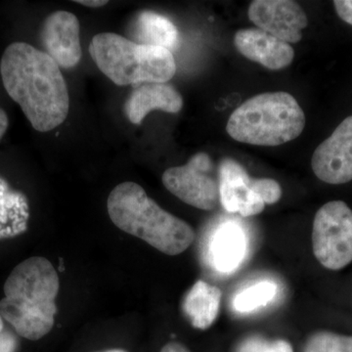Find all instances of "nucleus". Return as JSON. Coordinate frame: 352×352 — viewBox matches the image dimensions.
I'll return each mask as SVG.
<instances>
[{"label": "nucleus", "instance_id": "nucleus-1", "mask_svg": "<svg viewBox=\"0 0 352 352\" xmlns=\"http://www.w3.org/2000/svg\"><path fill=\"white\" fill-rule=\"evenodd\" d=\"M0 74L7 94L36 131L47 132L63 124L69 110V90L50 55L31 44L14 43L2 55Z\"/></svg>", "mask_w": 352, "mask_h": 352}, {"label": "nucleus", "instance_id": "nucleus-2", "mask_svg": "<svg viewBox=\"0 0 352 352\" xmlns=\"http://www.w3.org/2000/svg\"><path fill=\"white\" fill-rule=\"evenodd\" d=\"M59 289V276L48 259H25L7 278L4 298L0 300V316L21 337L43 339L54 326Z\"/></svg>", "mask_w": 352, "mask_h": 352}, {"label": "nucleus", "instance_id": "nucleus-3", "mask_svg": "<svg viewBox=\"0 0 352 352\" xmlns=\"http://www.w3.org/2000/svg\"><path fill=\"white\" fill-rule=\"evenodd\" d=\"M108 214L118 228L168 256L186 251L195 240V231L148 197L135 182H124L111 192Z\"/></svg>", "mask_w": 352, "mask_h": 352}, {"label": "nucleus", "instance_id": "nucleus-4", "mask_svg": "<svg viewBox=\"0 0 352 352\" xmlns=\"http://www.w3.org/2000/svg\"><path fill=\"white\" fill-rule=\"evenodd\" d=\"M305 115L293 95L265 92L248 99L236 109L227 133L238 142L256 146H279L302 133Z\"/></svg>", "mask_w": 352, "mask_h": 352}, {"label": "nucleus", "instance_id": "nucleus-5", "mask_svg": "<svg viewBox=\"0 0 352 352\" xmlns=\"http://www.w3.org/2000/svg\"><path fill=\"white\" fill-rule=\"evenodd\" d=\"M89 53L102 73L120 87L166 83L176 73L170 50L138 44L113 32L96 34Z\"/></svg>", "mask_w": 352, "mask_h": 352}, {"label": "nucleus", "instance_id": "nucleus-6", "mask_svg": "<svg viewBox=\"0 0 352 352\" xmlns=\"http://www.w3.org/2000/svg\"><path fill=\"white\" fill-rule=\"evenodd\" d=\"M312 250L324 267L340 270L352 261V210L342 201L319 208L312 227Z\"/></svg>", "mask_w": 352, "mask_h": 352}, {"label": "nucleus", "instance_id": "nucleus-7", "mask_svg": "<svg viewBox=\"0 0 352 352\" xmlns=\"http://www.w3.org/2000/svg\"><path fill=\"white\" fill-rule=\"evenodd\" d=\"M162 180L173 195L191 207L212 210L220 203L219 176L206 153L194 155L184 166L168 168Z\"/></svg>", "mask_w": 352, "mask_h": 352}, {"label": "nucleus", "instance_id": "nucleus-8", "mask_svg": "<svg viewBox=\"0 0 352 352\" xmlns=\"http://www.w3.org/2000/svg\"><path fill=\"white\" fill-rule=\"evenodd\" d=\"M312 170L323 182L344 184L352 180V116L340 122L332 135L316 148Z\"/></svg>", "mask_w": 352, "mask_h": 352}, {"label": "nucleus", "instance_id": "nucleus-9", "mask_svg": "<svg viewBox=\"0 0 352 352\" xmlns=\"http://www.w3.org/2000/svg\"><path fill=\"white\" fill-rule=\"evenodd\" d=\"M248 15L258 29L289 44L302 41L308 24L302 6L292 0H254Z\"/></svg>", "mask_w": 352, "mask_h": 352}, {"label": "nucleus", "instance_id": "nucleus-10", "mask_svg": "<svg viewBox=\"0 0 352 352\" xmlns=\"http://www.w3.org/2000/svg\"><path fill=\"white\" fill-rule=\"evenodd\" d=\"M46 54L64 69L80 63L82 51L80 41V22L73 13L56 11L46 18L41 34Z\"/></svg>", "mask_w": 352, "mask_h": 352}, {"label": "nucleus", "instance_id": "nucleus-11", "mask_svg": "<svg viewBox=\"0 0 352 352\" xmlns=\"http://www.w3.org/2000/svg\"><path fill=\"white\" fill-rule=\"evenodd\" d=\"M252 177L238 162L223 159L219 164V182L220 204L231 214L254 217L263 212L265 204L254 191Z\"/></svg>", "mask_w": 352, "mask_h": 352}, {"label": "nucleus", "instance_id": "nucleus-12", "mask_svg": "<svg viewBox=\"0 0 352 352\" xmlns=\"http://www.w3.org/2000/svg\"><path fill=\"white\" fill-rule=\"evenodd\" d=\"M234 45L247 59L272 71L287 68L295 58V50L289 43L258 28L239 30L234 36Z\"/></svg>", "mask_w": 352, "mask_h": 352}, {"label": "nucleus", "instance_id": "nucleus-13", "mask_svg": "<svg viewBox=\"0 0 352 352\" xmlns=\"http://www.w3.org/2000/svg\"><path fill=\"white\" fill-rule=\"evenodd\" d=\"M183 107L182 94L168 83H144L129 95L124 111L133 124H140L153 110L176 113Z\"/></svg>", "mask_w": 352, "mask_h": 352}, {"label": "nucleus", "instance_id": "nucleus-14", "mask_svg": "<svg viewBox=\"0 0 352 352\" xmlns=\"http://www.w3.org/2000/svg\"><path fill=\"white\" fill-rule=\"evenodd\" d=\"M221 296L217 287L199 280L183 298V314L194 328L207 330L219 316Z\"/></svg>", "mask_w": 352, "mask_h": 352}, {"label": "nucleus", "instance_id": "nucleus-15", "mask_svg": "<svg viewBox=\"0 0 352 352\" xmlns=\"http://www.w3.org/2000/svg\"><path fill=\"white\" fill-rule=\"evenodd\" d=\"M131 36L136 43L171 50L179 41V34L168 18L153 11H142L132 21Z\"/></svg>", "mask_w": 352, "mask_h": 352}, {"label": "nucleus", "instance_id": "nucleus-16", "mask_svg": "<svg viewBox=\"0 0 352 352\" xmlns=\"http://www.w3.org/2000/svg\"><path fill=\"white\" fill-rule=\"evenodd\" d=\"M30 219L27 198L11 189L0 176V240L10 239L25 233Z\"/></svg>", "mask_w": 352, "mask_h": 352}, {"label": "nucleus", "instance_id": "nucleus-17", "mask_svg": "<svg viewBox=\"0 0 352 352\" xmlns=\"http://www.w3.org/2000/svg\"><path fill=\"white\" fill-rule=\"evenodd\" d=\"M244 233L233 223L226 224L217 231L210 244V254L215 267L221 271L236 268L245 252Z\"/></svg>", "mask_w": 352, "mask_h": 352}, {"label": "nucleus", "instance_id": "nucleus-18", "mask_svg": "<svg viewBox=\"0 0 352 352\" xmlns=\"http://www.w3.org/2000/svg\"><path fill=\"white\" fill-rule=\"evenodd\" d=\"M276 285L272 282L263 281L252 285L237 294L233 300L234 308L242 314L254 311L270 302L276 295Z\"/></svg>", "mask_w": 352, "mask_h": 352}, {"label": "nucleus", "instance_id": "nucleus-19", "mask_svg": "<svg viewBox=\"0 0 352 352\" xmlns=\"http://www.w3.org/2000/svg\"><path fill=\"white\" fill-rule=\"evenodd\" d=\"M302 352H352V336L319 331L308 338Z\"/></svg>", "mask_w": 352, "mask_h": 352}, {"label": "nucleus", "instance_id": "nucleus-20", "mask_svg": "<svg viewBox=\"0 0 352 352\" xmlns=\"http://www.w3.org/2000/svg\"><path fill=\"white\" fill-rule=\"evenodd\" d=\"M234 352H294V349L286 340L251 335L241 340Z\"/></svg>", "mask_w": 352, "mask_h": 352}, {"label": "nucleus", "instance_id": "nucleus-21", "mask_svg": "<svg viewBox=\"0 0 352 352\" xmlns=\"http://www.w3.org/2000/svg\"><path fill=\"white\" fill-rule=\"evenodd\" d=\"M250 186L265 205H273L281 199L282 188L276 180L271 178H252Z\"/></svg>", "mask_w": 352, "mask_h": 352}, {"label": "nucleus", "instance_id": "nucleus-22", "mask_svg": "<svg viewBox=\"0 0 352 352\" xmlns=\"http://www.w3.org/2000/svg\"><path fill=\"white\" fill-rule=\"evenodd\" d=\"M333 6L340 19L352 25V0H335Z\"/></svg>", "mask_w": 352, "mask_h": 352}, {"label": "nucleus", "instance_id": "nucleus-23", "mask_svg": "<svg viewBox=\"0 0 352 352\" xmlns=\"http://www.w3.org/2000/svg\"><path fill=\"white\" fill-rule=\"evenodd\" d=\"M16 349V339L12 333L3 331L0 338V352H14Z\"/></svg>", "mask_w": 352, "mask_h": 352}, {"label": "nucleus", "instance_id": "nucleus-24", "mask_svg": "<svg viewBox=\"0 0 352 352\" xmlns=\"http://www.w3.org/2000/svg\"><path fill=\"white\" fill-rule=\"evenodd\" d=\"M161 352H191L187 349L184 344L180 342H171L166 344V346L162 349Z\"/></svg>", "mask_w": 352, "mask_h": 352}, {"label": "nucleus", "instance_id": "nucleus-25", "mask_svg": "<svg viewBox=\"0 0 352 352\" xmlns=\"http://www.w3.org/2000/svg\"><path fill=\"white\" fill-rule=\"evenodd\" d=\"M76 3L82 4L83 6L91 7V8H98V7L105 6L108 4L107 0H76Z\"/></svg>", "mask_w": 352, "mask_h": 352}, {"label": "nucleus", "instance_id": "nucleus-26", "mask_svg": "<svg viewBox=\"0 0 352 352\" xmlns=\"http://www.w3.org/2000/svg\"><path fill=\"white\" fill-rule=\"evenodd\" d=\"M9 120L8 116L3 109L0 108V139L3 138L4 134L8 129Z\"/></svg>", "mask_w": 352, "mask_h": 352}, {"label": "nucleus", "instance_id": "nucleus-27", "mask_svg": "<svg viewBox=\"0 0 352 352\" xmlns=\"http://www.w3.org/2000/svg\"><path fill=\"white\" fill-rule=\"evenodd\" d=\"M3 321H2V317L0 316V338H1L2 333H3Z\"/></svg>", "mask_w": 352, "mask_h": 352}, {"label": "nucleus", "instance_id": "nucleus-28", "mask_svg": "<svg viewBox=\"0 0 352 352\" xmlns=\"http://www.w3.org/2000/svg\"><path fill=\"white\" fill-rule=\"evenodd\" d=\"M100 352H129V351H124V349H109V351H100Z\"/></svg>", "mask_w": 352, "mask_h": 352}]
</instances>
